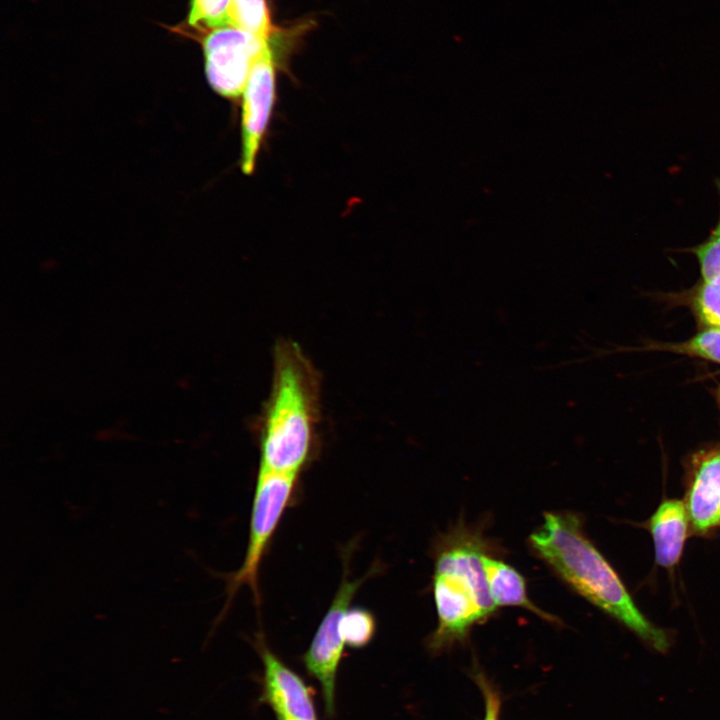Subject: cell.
I'll list each match as a JSON object with an SVG mask.
<instances>
[{"instance_id":"obj_1","label":"cell","mask_w":720,"mask_h":720,"mask_svg":"<svg viewBox=\"0 0 720 720\" xmlns=\"http://www.w3.org/2000/svg\"><path fill=\"white\" fill-rule=\"evenodd\" d=\"M537 555L573 590L620 622L659 653L671 647L668 634L638 609L614 568L589 540L572 512H548L529 537Z\"/></svg>"},{"instance_id":"obj_2","label":"cell","mask_w":720,"mask_h":720,"mask_svg":"<svg viewBox=\"0 0 720 720\" xmlns=\"http://www.w3.org/2000/svg\"><path fill=\"white\" fill-rule=\"evenodd\" d=\"M320 416V376L301 347L280 340L259 425V471L298 475L309 460Z\"/></svg>"},{"instance_id":"obj_3","label":"cell","mask_w":720,"mask_h":720,"mask_svg":"<svg viewBox=\"0 0 720 720\" xmlns=\"http://www.w3.org/2000/svg\"><path fill=\"white\" fill-rule=\"evenodd\" d=\"M484 553L482 538L464 528L454 530L439 545L433 574L438 623L427 640L431 652L463 642L474 625L497 609L483 569Z\"/></svg>"},{"instance_id":"obj_4","label":"cell","mask_w":720,"mask_h":720,"mask_svg":"<svg viewBox=\"0 0 720 720\" xmlns=\"http://www.w3.org/2000/svg\"><path fill=\"white\" fill-rule=\"evenodd\" d=\"M297 478L298 475L258 472L250 517L247 551L239 570L230 577L225 609L237 589L242 585H248L258 601L257 577L259 564L292 498Z\"/></svg>"},{"instance_id":"obj_5","label":"cell","mask_w":720,"mask_h":720,"mask_svg":"<svg viewBox=\"0 0 720 720\" xmlns=\"http://www.w3.org/2000/svg\"><path fill=\"white\" fill-rule=\"evenodd\" d=\"M268 47V40L237 27L210 30L203 50L211 88L226 99L238 100L253 65Z\"/></svg>"},{"instance_id":"obj_6","label":"cell","mask_w":720,"mask_h":720,"mask_svg":"<svg viewBox=\"0 0 720 720\" xmlns=\"http://www.w3.org/2000/svg\"><path fill=\"white\" fill-rule=\"evenodd\" d=\"M347 560L348 558H345L342 582L310 646L302 656L307 673L320 684L327 718H333L336 712V678L345 646L339 630L341 619L362 583L377 570V567H373L371 572L362 578L350 581L347 577Z\"/></svg>"},{"instance_id":"obj_7","label":"cell","mask_w":720,"mask_h":720,"mask_svg":"<svg viewBox=\"0 0 720 720\" xmlns=\"http://www.w3.org/2000/svg\"><path fill=\"white\" fill-rule=\"evenodd\" d=\"M240 168L251 175L276 103V64L270 46L253 65L241 94Z\"/></svg>"},{"instance_id":"obj_8","label":"cell","mask_w":720,"mask_h":720,"mask_svg":"<svg viewBox=\"0 0 720 720\" xmlns=\"http://www.w3.org/2000/svg\"><path fill=\"white\" fill-rule=\"evenodd\" d=\"M263 664L259 702L268 705L276 719L317 720L312 689L289 668L262 637L255 642Z\"/></svg>"},{"instance_id":"obj_9","label":"cell","mask_w":720,"mask_h":720,"mask_svg":"<svg viewBox=\"0 0 720 720\" xmlns=\"http://www.w3.org/2000/svg\"><path fill=\"white\" fill-rule=\"evenodd\" d=\"M685 505L692 528L704 534L720 524V451L704 454L694 467Z\"/></svg>"},{"instance_id":"obj_10","label":"cell","mask_w":720,"mask_h":720,"mask_svg":"<svg viewBox=\"0 0 720 720\" xmlns=\"http://www.w3.org/2000/svg\"><path fill=\"white\" fill-rule=\"evenodd\" d=\"M690 523L685 502L666 499L649 520L656 563L664 568L674 567L680 560Z\"/></svg>"},{"instance_id":"obj_11","label":"cell","mask_w":720,"mask_h":720,"mask_svg":"<svg viewBox=\"0 0 720 720\" xmlns=\"http://www.w3.org/2000/svg\"><path fill=\"white\" fill-rule=\"evenodd\" d=\"M482 564L489 593L496 608L521 607L546 621L559 623V619L543 611L529 599L525 579L515 568L487 553L482 556Z\"/></svg>"},{"instance_id":"obj_12","label":"cell","mask_w":720,"mask_h":720,"mask_svg":"<svg viewBox=\"0 0 720 720\" xmlns=\"http://www.w3.org/2000/svg\"><path fill=\"white\" fill-rule=\"evenodd\" d=\"M227 26L240 28L268 40L272 25L266 0H231Z\"/></svg>"},{"instance_id":"obj_13","label":"cell","mask_w":720,"mask_h":720,"mask_svg":"<svg viewBox=\"0 0 720 720\" xmlns=\"http://www.w3.org/2000/svg\"><path fill=\"white\" fill-rule=\"evenodd\" d=\"M339 630L345 645L355 649L364 648L375 635L376 620L365 608H349L341 619Z\"/></svg>"},{"instance_id":"obj_14","label":"cell","mask_w":720,"mask_h":720,"mask_svg":"<svg viewBox=\"0 0 720 720\" xmlns=\"http://www.w3.org/2000/svg\"><path fill=\"white\" fill-rule=\"evenodd\" d=\"M231 0H191L187 19L190 28L206 31L227 26V11Z\"/></svg>"},{"instance_id":"obj_15","label":"cell","mask_w":720,"mask_h":720,"mask_svg":"<svg viewBox=\"0 0 720 720\" xmlns=\"http://www.w3.org/2000/svg\"><path fill=\"white\" fill-rule=\"evenodd\" d=\"M695 306L704 324L720 328V276L704 280L696 295Z\"/></svg>"},{"instance_id":"obj_16","label":"cell","mask_w":720,"mask_h":720,"mask_svg":"<svg viewBox=\"0 0 720 720\" xmlns=\"http://www.w3.org/2000/svg\"><path fill=\"white\" fill-rule=\"evenodd\" d=\"M692 251L699 262L703 280L720 276V215L709 237Z\"/></svg>"},{"instance_id":"obj_17","label":"cell","mask_w":720,"mask_h":720,"mask_svg":"<svg viewBox=\"0 0 720 720\" xmlns=\"http://www.w3.org/2000/svg\"><path fill=\"white\" fill-rule=\"evenodd\" d=\"M682 353L720 363V328L709 327L677 346Z\"/></svg>"},{"instance_id":"obj_18","label":"cell","mask_w":720,"mask_h":720,"mask_svg":"<svg viewBox=\"0 0 720 720\" xmlns=\"http://www.w3.org/2000/svg\"><path fill=\"white\" fill-rule=\"evenodd\" d=\"M471 677L484 699V717L482 720H500L502 695L495 684L479 668L472 670Z\"/></svg>"},{"instance_id":"obj_19","label":"cell","mask_w":720,"mask_h":720,"mask_svg":"<svg viewBox=\"0 0 720 720\" xmlns=\"http://www.w3.org/2000/svg\"><path fill=\"white\" fill-rule=\"evenodd\" d=\"M281 720H297V719H281Z\"/></svg>"},{"instance_id":"obj_20","label":"cell","mask_w":720,"mask_h":720,"mask_svg":"<svg viewBox=\"0 0 720 720\" xmlns=\"http://www.w3.org/2000/svg\"><path fill=\"white\" fill-rule=\"evenodd\" d=\"M719 526H720V524H719Z\"/></svg>"}]
</instances>
